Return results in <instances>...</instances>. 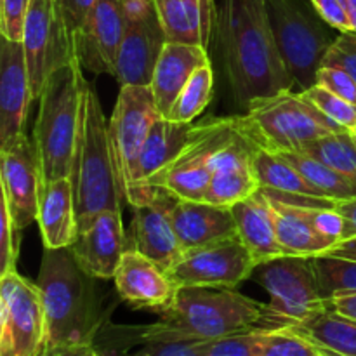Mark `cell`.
Listing matches in <instances>:
<instances>
[{
    "label": "cell",
    "mask_w": 356,
    "mask_h": 356,
    "mask_svg": "<svg viewBox=\"0 0 356 356\" xmlns=\"http://www.w3.org/2000/svg\"><path fill=\"white\" fill-rule=\"evenodd\" d=\"M256 152L257 146L252 145L235 124V132L216 155L214 176L205 202L232 209L235 204L259 191L261 184L254 172Z\"/></svg>",
    "instance_id": "ffe728a7"
},
{
    "label": "cell",
    "mask_w": 356,
    "mask_h": 356,
    "mask_svg": "<svg viewBox=\"0 0 356 356\" xmlns=\"http://www.w3.org/2000/svg\"><path fill=\"white\" fill-rule=\"evenodd\" d=\"M322 66H337L356 82V31L339 33L337 40L327 52Z\"/></svg>",
    "instance_id": "ab89813d"
},
{
    "label": "cell",
    "mask_w": 356,
    "mask_h": 356,
    "mask_svg": "<svg viewBox=\"0 0 356 356\" xmlns=\"http://www.w3.org/2000/svg\"><path fill=\"white\" fill-rule=\"evenodd\" d=\"M127 26L125 0H96L75 35V56L82 70L94 75H115Z\"/></svg>",
    "instance_id": "2e32d148"
},
{
    "label": "cell",
    "mask_w": 356,
    "mask_h": 356,
    "mask_svg": "<svg viewBox=\"0 0 356 356\" xmlns=\"http://www.w3.org/2000/svg\"><path fill=\"white\" fill-rule=\"evenodd\" d=\"M37 222L45 249H65L72 245L79 235L72 177L44 183Z\"/></svg>",
    "instance_id": "4316f807"
},
{
    "label": "cell",
    "mask_w": 356,
    "mask_h": 356,
    "mask_svg": "<svg viewBox=\"0 0 356 356\" xmlns=\"http://www.w3.org/2000/svg\"><path fill=\"white\" fill-rule=\"evenodd\" d=\"M282 59L299 92L315 86L316 72L339 37L312 0H264Z\"/></svg>",
    "instance_id": "52a82bcc"
},
{
    "label": "cell",
    "mask_w": 356,
    "mask_h": 356,
    "mask_svg": "<svg viewBox=\"0 0 356 356\" xmlns=\"http://www.w3.org/2000/svg\"><path fill=\"white\" fill-rule=\"evenodd\" d=\"M337 212L344 218V240L356 236V198L337 202Z\"/></svg>",
    "instance_id": "ee69618b"
},
{
    "label": "cell",
    "mask_w": 356,
    "mask_h": 356,
    "mask_svg": "<svg viewBox=\"0 0 356 356\" xmlns=\"http://www.w3.org/2000/svg\"><path fill=\"white\" fill-rule=\"evenodd\" d=\"M0 186L2 200L21 229L37 222L44 176L37 146L26 134L0 146Z\"/></svg>",
    "instance_id": "9a60e30c"
},
{
    "label": "cell",
    "mask_w": 356,
    "mask_h": 356,
    "mask_svg": "<svg viewBox=\"0 0 356 356\" xmlns=\"http://www.w3.org/2000/svg\"><path fill=\"white\" fill-rule=\"evenodd\" d=\"M268 305L235 289L177 287L159 322L176 339L212 341L250 329H266Z\"/></svg>",
    "instance_id": "277c9868"
},
{
    "label": "cell",
    "mask_w": 356,
    "mask_h": 356,
    "mask_svg": "<svg viewBox=\"0 0 356 356\" xmlns=\"http://www.w3.org/2000/svg\"><path fill=\"white\" fill-rule=\"evenodd\" d=\"M301 152L320 160L356 184V143L351 131L332 132V134L323 136V138L308 143Z\"/></svg>",
    "instance_id": "1f68e13d"
},
{
    "label": "cell",
    "mask_w": 356,
    "mask_h": 356,
    "mask_svg": "<svg viewBox=\"0 0 356 356\" xmlns=\"http://www.w3.org/2000/svg\"><path fill=\"white\" fill-rule=\"evenodd\" d=\"M257 356H329L318 344L291 327L264 329L257 344Z\"/></svg>",
    "instance_id": "e575fe53"
},
{
    "label": "cell",
    "mask_w": 356,
    "mask_h": 356,
    "mask_svg": "<svg viewBox=\"0 0 356 356\" xmlns=\"http://www.w3.org/2000/svg\"><path fill=\"white\" fill-rule=\"evenodd\" d=\"M233 132L235 117H209L193 124L183 152L152 181V186L165 188L181 200L205 202L216 155Z\"/></svg>",
    "instance_id": "9c48e42d"
},
{
    "label": "cell",
    "mask_w": 356,
    "mask_h": 356,
    "mask_svg": "<svg viewBox=\"0 0 356 356\" xmlns=\"http://www.w3.org/2000/svg\"><path fill=\"white\" fill-rule=\"evenodd\" d=\"M129 26L115 65L118 86H149L156 61L167 44L153 0H125Z\"/></svg>",
    "instance_id": "5bb4252c"
},
{
    "label": "cell",
    "mask_w": 356,
    "mask_h": 356,
    "mask_svg": "<svg viewBox=\"0 0 356 356\" xmlns=\"http://www.w3.org/2000/svg\"><path fill=\"white\" fill-rule=\"evenodd\" d=\"M47 344L44 305L35 282L16 270L0 277V356H40Z\"/></svg>",
    "instance_id": "30bf717a"
},
{
    "label": "cell",
    "mask_w": 356,
    "mask_h": 356,
    "mask_svg": "<svg viewBox=\"0 0 356 356\" xmlns=\"http://www.w3.org/2000/svg\"><path fill=\"white\" fill-rule=\"evenodd\" d=\"M31 0H0V33L13 42L23 40L24 17Z\"/></svg>",
    "instance_id": "f35d334b"
},
{
    "label": "cell",
    "mask_w": 356,
    "mask_h": 356,
    "mask_svg": "<svg viewBox=\"0 0 356 356\" xmlns=\"http://www.w3.org/2000/svg\"><path fill=\"white\" fill-rule=\"evenodd\" d=\"M254 172L263 190L271 191L292 204L312 205V207H336L337 204L323 198L320 191L312 186L280 153L257 148L254 155Z\"/></svg>",
    "instance_id": "f1b7e54d"
},
{
    "label": "cell",
    "mask_w": 356,
    "mask_h": 356,
    "mask_svg": "<svg viewBox=\"0 0 356 356\" xmlns=\"http://www.w3.org/2000/svg\"><path fill=\"white\" fill-rule=\"evenodd\" d=\"M172 222L183 254L236 236V222L232 209L209 202L179 198L174 205Z\"/></svg>",
    "instance_id": "cb8c5ba5"
},
{
    "label": "cell",
    "mask_w": 356,
    "mask_h": 356,
    "mask_svg": "<svg viewBox=\"0 0 356 356\" xmlns=\"http://www.w3.org/2000/svg\"><path fill=\"white\" fill-rule=\"evenodd\" d=\"M263 191L270 198L278 242L285 256L316 257L329 254L336 247V242L320 229L318 214L322 207L292 204L271 191Z\"/></svg>",
    "instance_id": "603a6c76"
},
{
    "label": "cell",
    "mask_w": 356,
    "mask_h": 356,
    "mask_svg": "<svg viewBox=\"0 0 356 356\" xmlns=\"http://www.w3.org/2000/svg\"><path fill=\"white\" fill-rule=\"evenodd\" d=\"M94 356H104V355H99V353H97V351H96V355H94Z\"/></svg>",
    "instance_id": "681fc988"
},
{
    "label": "cell",
    "mask_w": 356,
    "mask_h": 356,
    "mask_svg": "<svg viewBox=\"0 0 356 356\" xmlns=\"http://www.w3.org/2000/svg\"><path fill=\"white\" fill-rule=\"evenodd\" d=\"M263 330L250 329L219 339L205 341L202 356H257V344Z\"/></svg>",
    "instance_id": "8d00e7d4"
},
{
    "label": "cell",
    "mask_w": 356,
    "mask_h": 356,
    "mask_svg": "<svg viewBox=\"0 0 356 356\" xmlns=\"http://www.w3.org/2000/svg\"><path fill=\"white\" fill-rule=\"evenodd\" d=\"M179 198L165 188L155 191L148 202L132 207V222L129 229V247L169 271L183 257V249L176 236L172 222L174 205Z\"/></svg>",
    "instance_id": "e0dca14e"
},
{
    "label": "cell",
    "mask_w": 356,
    "mask_h": 356,
    "mask_svg": "<svg viewBox=\"0 0 356 356\" xmlns=\"http://www.w3.org/2000/svg\"><path fill=\"white\" fill-rule=\"evenodd\" d=\"M353 139H355V143H356V134L353 132Z\"/></svg>",
    "instance_id": "f907efd6"
},
{
    "label": "cell",
    "mask_w": 356,
    "mask_h": 356,
    "mask_svg": "<svg viewBox=\"0 0 356 356\" xmlns=\"http://www.w3.org/2000/svg\"><path fill=\"white\" fill-rule=\"evenodd\" d=\"M302 94H305L320 111H323L327 117L332 118L336 124H339L341 127L351 132L356 131V104L336 96V94L329 92V90L316 86V83L313 87H309V89L302 90Z\"/></svg>",
    "instance_id": "d590c367"
},
{
    "label": "cell",
    "mask_w": 356,
    "mask_h": 356,
    "mask_svg": "<svg viewBox=\"0 0 356 356\" xmlns=\"http://www.w3.org/2000/svg\"><path fill=\"white\" fill-rule=\"evenodd\" d=\"M232 212L236 222V235L250 252L256 266L285 256L278 242L270 198L261 188L252 197L233 205Z\"/></svg>",
    "instance_id": "83f0119b"
},
{
    "label": "cell",
    "mask_w": 356,
    "mask_h": 356,
    "mask_svg": "<svg viewBox=\"0 0 356 356\" xmlns=\"http://www.w3.org/2000/svg\"><path fill=\"white\" fill-rule=\"evenodd\" d=\"M291 165L301 172V176L308 181L312 186L320 191L323 198L332 202H344L356 198V184L344 177L343 174L336 172L329 165L320 160L313 159L312 155L302 152H287L280 153Z\"/></svg>",
    "instance_id": "4dcf8cb0"
},
{
    "label": "cell",
    "mask_w": 356,
    "mask_h": 356,
    "mask_svg": "<svg viewBox=\"0 0 356 356\" xmlns=\"http://www.w3.org/2000/svg\"><path fill=\"white\" fill-rule=\"evenodd\" d=\"M214 42L233 99L243 110L263 97L296 90L275 42L264 0H222Z\"/></svg>",
    "instance_id": "6da1fadb"
},
{
    "label": "cell",
    "mask_w": 356,
    "mask_h": 356,
    "mask_svg": "<svg viewBox=\"0 0 356 356\" xmlns=\"http://www.w3.org/2000/svg\"><path fill=\"white\" fill-rule=\"evenodd\" d=\"M291 329L318 344L329 356H356V320L334 312L329 306Z\"/></svg>",
    "instance_id": "f546056e"
},
{
    "label": "cell",
    "mask_w": 356,
    "mask_h": 356,
    "mask_svg": "<svg viewBox=\"0 0 356 356\" xmlns=\"http://www.w3.org/2000/svg\"><path fill=\"white\" fill-rule=\"evenodd\" d=\"M235 124L252 145L271 153L301 152L315 139L346 131L299 90L254 101Z\"/></svg>",
    "instance_id": "8992f818"
},
{
    "label": "cell",
    "mask_w": 356,
    "mask_h": 356,
    "mask_svg": "<svg viewBox=\"0 0 356 356\" xmlns=\"http://www.w3.org/2000/svg\"><path fill=\"white\" fill-rule=\"evenodd\" d=\"M163 117L149 86L120 87L117 104L108 120L111 159L118 177L122 197L127 202L132 176L143 145L156 120Z\"/></svg>",
    "instance_id": "8fae6325"
},
{
    "label": "cell",
    "mask_w": 356,
    "mask_h": 356,
    "mask_svg": "<svg viewBox=\"0 0 356 356\" xmlns=\"http://www.w3.org/2000/svg\"><path fill=\"white\" fill-rule=\"evenodd\" d=\"M33 101L23 42L2 38L0 45V146L26 134Z\"/></svg>",
    "instance_id": "d6986e66"
},
{
    "label": "cell",
    "mask_w": 356,
    "mask_h": 356,
    "mask_svg": "<svg viewBox=\"0 0 356 356\" xmlns=\"http://www.w3.org/2000/svg\"><path fill=\"white\" fill-rule=\"evenodd\" d=\"M344 7H346L348 17H350L351 31H356V0H343Z\"/></svg>",
    "instance_id": "c3c4849f"
},
{
    "label": "cell",
    "mask_w": 356,
    "mask_h": 356,
    "mask_svg": "<svg viewBox=\"0 0 356 356\" xmlns=\"http://www.w3.org/2000/svg\"><path fill=\"white\" fill-rule=\"evenodd\" d=\"M89 83L79 61L56 70L42 89L33 127L44 183L72 177Z\"/></svg>",
    "instance_id": "3957f363"
},
{
    "label": "cell",
    "mask_w": 356,
    "mask_h": 356,
    "mask_svg": "<svg viewBox=\"0 0 356 356\" xmlns=\"http://www.w3.org/2000/svg\"><path fill=\"white\" fill-rule=\"evenodd\" d=\"M169 42L207 47L214 42L219 7L216 0H153Z\"/></svg>",
    "instance_id": "484cf974"
},
{
    "label": "cell",
    "mask_w": 356,
    "mask_h": 356,
    "mask_svg": "<svg viewBox=\"0 0 356 356\" xmlns=\"http://www.w3.org/2000/svg\"><path fill=\"white\" fill-rule=\"evenodd\" d=\"M23 47L33 99H38L49 76L76 61L75 42L58 0H31L23 28Z\"/></svg>",
    "instance_id": "7c38bea8"
},
{
    "label": "cell",
    "mask_w": 356,
    "mask_h": 356,
    "mask_svg": "<svg viewBox=\"0 0 356 356\" xmlns=\"http://www.w3.org/2000/svg\"><path fill=\"white\" fill-rule=\"evenodd\" d=\"M315 83L356 104V82L344 70L337 68V66H320L316 72Z\"/></svg>",
    "instance_id": "60d3db41"
},
{
    "label": "cell",
    "mask_w": 356,
    "mask_h": 356,
    "mask_svg": "<svg viewBox=\"0 0 356 356\" xmlns=\"http://www.w3.org/2000/svg\"><path fill=\"white\" fill-rule=\"evenodd\" d=\"M214 96V70L205 65L193 73L184 89L174 101L165 118L181 124H193L195 118L205 111Z\"/></svg>",
    "instance_id": "d6a6232c"
},
{
    "label": "cell",
    "mask_w": 356,
    "mask_h": 356,
    "mask_svg": "<svg viewBox=\"0 0 356 356\" xmlns=\"http://www.w3.org/2000/svg\"><path fill=\"white\" fill-rule=\"evenodd\" d=\"M327 256L334 257H343V259H351L356 261V236L353 238H346L339 243V245L334 247Z\"/></svg>",
    "instance_id": "7dc6e473"
},
{
    "label": "cell",
    "mask_w": 356,
    "mask_h": 356,
    "mask_svg": "<svg viewBox=\"0 0 356 356\" xmlns=\"http://www.w3.org/2000/svg\"><path fill=\"white\" fill-rule=\"evenodd\" d=\"M94 2L96 0H58V6L61 9L63 17H65L66 24H68V30L73 35V42H75V35L82 28L87 14L92 9Z\"/></svg>",
    "instance_id": "7bdbcfd3"
},
{
    "label": "cell",
    "mask_w": 356,
    "mask_h": 356,
    "mask_svg": "<svg viewBox=\"0 0 356 356\" xmlns=\"http://www.w3.org/2000/svg\"><path fill=\"white\" fill-rule=\"evenodd\" d=\"M19 242L21 228L10 216L6 202L2 200V205H0V277L16 270Z\"/></svg>",
    "instance_id": "74e56055"
},
{
    "label": "cell",
    "mask_w": 356,
    "mask_h": 356,
    "mask_svg": "<svg viewBox=\"0 0 356 356\" xmlns=\"http://www.w3.org/2000/svg\"><path fill=\"white\" fill-rule=\"evenodd\" d=\"M96 350L89 344H80V346H56L45 348L40 356H94Z\"/></svg>",
    "instance_id": "bcb514c9"
},
{
    "label": "cell",
    "mask_w": 356,
    "mask_h": 356,
    "mask_svg": "<svg viewBox=\"0 0 356 356\" xmlns=\"http://www.w3.org/2000/svg\"><path fill=\"white\" fill-rule=\"evenodd\" d=\"M315 270L320 292L327 302L337 296L356 294V261L334 256H316Z\"/></svg>",
    "instance_id": "836d02e7"
},
{
    "label": "cell",
    "mask_w": 356,
    "mask_h": 356,
    "mask_svg": "<svg viewBox=\"0 0 356 356\" xmlns=\"http://www.w3.org/2000/svg\"><path fill=\"white\" fill-rule=\"evenodd\" d=\"M355 134H356V131H355Z\"/></svg>",
    "instance_id": "816d5d0a"
},
{
    "label": "cell",
    "mask_w": 356,
    "mask_h": 356,
    "mask_svg": "<svg viewBox=\"0 0 356 356\" xmlns=\"http://www.w3.org/2000/svg\"><path fill=\"white\" fill-rule=\"evenodd\" d=\"M129 249L122 211H104L80 229L70 245L73 257L86 273L97 280H111Z\"/></svg>",
    "instance_id": "ac0fdd59"
},
{
    "label": "cell",
    "mask_w": 356,
    "mask_h": 356,
    "mask_svg": "<svg viewBox=\"0 0 356 356\" xmlns=\"http://www.w3.org/2000/svg\"><path fill=\"white\" fill-rule=\"evenodd\" d=\"M211 65L209 49L184 42H167L162 49L149 87L163 117L198 68Z\"/></svg>",
    "instance_id": "d4e9b609"
},
{
    "label": "cell",
    "mask_w": 356,
    "mask_h": 356,
    "mask_svg": "<svg viewBox=\"0 0 356 356\" xmlns=\"http://www.w3.org/2000/svg\"><path fill=\"white\" fill-rule=\"evenodd\" d=\"M118 298L136 309H149L159 315L172 302L177 285L167 270L129 247L113 277Z\"/></svg>",
    "instance_id": "7402d4cb"
},
{
    "label": "cell",
    "mask_w": 356,
    "mask_h": 356,
    "mask_svg": "<svg viewBox=\"0 0 356 356\" xmlns=\"http://www.w3.org/2000/svg\"><path fill=\"white\" fill-rule=\"evenodd\" d=\"M330 309L341 313V315L348 316V318L356 320V294H346V296H337V298L330 299L327 302Z\"/></svg>",
    "instance_id": "f6af8a7d"
},
{
    "label": "cell",
    "mask_w": 356,
    "mask_h": 356,
    "mask_svg": "<svg viewBox=\"0 0 356 356\" xmlns=\"http://www.w3.org/2000/svg\"><path fill=\"white\" fill-rule=\"evenodd\" d=\"M252 277L270 296L266 329L298 325L327 308L320 292L315 257H275L256 266Z\"/></svg>",
    "instance_id": "ba28073f"
},
{
    "label": "cell",
    "mask_w": 356,
    "mask_h": 356,
    "mask_svg": "<svg viewBox=\"0 0 356 356\" xmlns=\"http://www.w3.org/2000/svg\"><path fill=\"white\" fill-rule=\"evenodd\" d=\"M256 264L240 236L188 250L167 273L177 287L235 289L254 275Z\"/></svg>",
    "instance_id": "4fadbf2b"
},
{
    "label": "cell",
    "mask_w": 356,
    "mask_h": 356,
    "mask_svg": "<svg viewBox=\"0 0 356 356\" xmlns=\"http://www.w3.org/2000/svg\"><path fill=\"white\" fill-rule=\"evenodd\" d=\"M97 282V278L80 268L70 247L44 250L35 284L47 322L45 348L94 346L110 313L101 298Z\"/></svg>",
    "instance_id": "7a4b0ae2"
},
{
    "label": "cell",
    "mask_w": 356,
    "mask_h": 356,
    "mask_svg": "<svg viewBox=\"0 0 356 356\" xmlns=\"http://www.w3.org/2000/svg\"><path fill=\"white\" fill-rule=\"evenodd\" d=\"M313 6L320 13V16L327 21L332 28H336L339 33L351 31L350 17H348L346 7L343 0H312Z\"/></svg>",
    "instance_id": "b9f144b4"
},
{
    "label": "cell",
    "mask_w": 356,
    "mask_h": 356,
    "mask_svg": "<svg viewBox=\"0 0 356 356\" xmlns=\"http://www.w3.org/2000/svg\"><path fill=\"white\" fill-rule=\"evenodd\" d=\"M73 193L79 232L104 211H122L118 177L111 159L108 120L96 90L89 86L86 96L82 129L73 159Z\"/></svg>",
    "instance_id": "5b68a950"
},
{
    "label": "cell",
    "mask_w": 356,
    "mask_h": 356,
    "mask_svg": "<svg viewBox=\"0 0 356 356\" xmlns=\"http://www.w3.org/2000/svg\"><path fill=\"white\" fill-rule=\"evenodd\" d=\"M193 124H181L165 117L153 124L134 167L132 186L127 193L131 207L145 204L155 195L159 186H152V181L179 156L190 139Z\"/></svg>",
    "instance_id": "44dd1931"
}]
</instances>
